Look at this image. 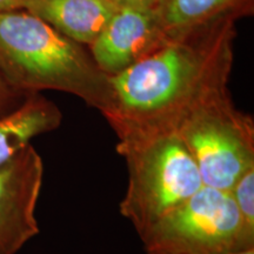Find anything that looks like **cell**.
Returning a JSON list of instances; mask_svg holds the SVG:
<instances>
[{
    "label": "cell",
    "mask_w": 254,
    "mask_h": 254,
    "mask_svg": "<svg viewBox=\"0 0 254 254\" xmlns=\"http://www.w3.org/2000/svg\"><path fill=\"white\" fill-rule=\"evenodd\" d=\"M234 39L236 23L221 21L111 77L114 111L106 120L118 140L174 133L196 105L228 88Z\"/></svg>",
    "instance_id": "6da1fadb"
},
{
    "label": "cell",
    "mask_w": 254,
    "mask_h": 254,
    "mask_svg": "<svg viewBox=\"0 0 254 254\" xmlns=\"http://www.w3.org/2000/svg\"><path fill=\"white\" fill-rule=\"evenodd\" d=\"M0 73L24 95L65 92L105 119L114 111L111 77L98 67L86 46L27 9L0 12Z\"/></svg>",
    "instance_id": "7a4b0ae2"
},
{
    "label": "cell",
    "mask_w": 254,
    "mask_h": 254,
    "mask_svg": "<svg viewBox=\"0 0 254 254\" xmlns=\"http://www.w3.org/2000/svg\"><path fill=\"white\" fill-rule=\"evenodd\" d=\"M127 187L120 213L140 236L204 186L194 159L176 133L118 140Z\"/></svg>",
    "instance_id": "3957f363"
},
{
    "label": "cell",
    "mask_w": 254,
    "mask_h": 254,
    "mask_svg": "<svg viewBox=\"0 0 254 254\" xmlns=\"http://www.w3.org/2000/svg\"><path fill=\"white\" fill-rule=\"evenodd\" d=\"M194 159L204 185L230 192L254 165V122L222 90L196 105L177 127Z\"/></svg>",
    "instance_id": "277c9868"
},
{
    "label": "cell",
    "mask_w": 254,
    "mask_h": 254,
    "mask_svg": "<svg viewBox=\"0 0 254 254\" xmlns=\"http://www.w3.org/2000/svg\"><path fill=\"white\" fill-rule=\"evenodd\" d=\"M139 237L146 253L234 254L254 249V232L230 192L206 185Z\"/></svg>",
    "instance_id": "5b68a950"
},
{
    "label": "cell",
    "mask_w": 254,
    "mask_h": 254,
    "mask_svg": "<svg viewBox=\"0 0 254 254\" xmlns=\"http://www.w3.org/2000/svg\"><path fill=\"white\" fill-rule=\"evenodd\" d=\"M43 180V159L31 144L0 166V254L18 253L39 233Z\"/></svg>",
    "instance_id": "8992f818"
},
{
    "label": "cell",
    "mask_w": 254,
    "mask_h": 254,
    "mask_svg": "<svg viewBox=\"0 0 254 254\" xmlns=\"http://www.w3.org/2000/svg\"><path fill=\"white\" fill-rule=\"evenodd\" d=\"M168 41L154 8H118L88 51L98 67L113 77Z\"/></svg>",
    "instance_id": "52a82bcc"
},
{
    "label": "cell",
    "mask_w": 254,
    "mask_h": 254,
    "mask_svg": "<svg viewBox=\"0 0 254 254\" xmlns=\"http://www.w3.org/2000/svg\"><path fill=\"white\" fill-rule=\"evenodd\" d=\"M153 8L167 39L177 40L221 21L250 17L254 0H158Z\"/></svg>",
    "instance_id": "ba28073f"
},
{
    "label": "cell",
    "mask_w": 254,
    "mask_h": 254,
    "mask_svg": "<svg viewBox=\"0 0 254 254\" xmlns=\"http://www.w3.org/2000/svg\"><path fill=\"white\" fill-rule=\"evenodd\" d=\"M25 9L64 36L88 47L118 7L106 0H30Z\"/></svg>",
    "instance_id": "9c48e42d"
},
{
    "label": "cell",
    "mask_w": 254,
    "mask_h": 254,
    "mask_svg": "<svg viewBox=\"0 0 254 254\" xmlns=\"http://www.w3.org/2000/svg\"><path fill=\"white\" fill-rule=\"evenodd\" d=\"M63 113L40 93L27 94L17 109L0 117V166L31 144L32 139L59 128Z\"/></svg>",
    "instance_id": "30bf717a"
},
{
    "label": "cell",
    "mask_w": 254,
    "mask_h": 254,
    "mask_svg": "<svg viewBox=\"0 0 254 254\" xmlns=\"http://www.w3.org/2000/svg\"><path fill=\"white\" fill-rule=\"evenodd\" d=\"M230 194L245 225L254 232V165L247 168L234 183Z\"/></svg>",
    "instance_id": "8fae6325"
},
{
    "label": "cell",
    "mask_w": 254,
    "mask_h": 254,
    "mask_svg": "<svg viewBox=\"0 0 254 254\" xmlns=\"http://www.w3.org/2000/svg\"><path fill=\"white\" fill-rule=\"evenodd\" d=\"M26 95L15 91L0 73V117L12 112L23 103Z\"/></svg>",
    "instance_id": "7c38bea8"
},
{
    "label": "cell",
    "mask_w": 254,
    "mask_h": 254,
    "mask_svg": "<svg viewBox=\"0 0 254 254\" xmlns=\"http://www.w3.org/2000/svg\"><path fill=\"white\" fill-rule=\"evenodd\" d=\"M118 8H153L158 0H106Z\"/></svg>",
    "instance_id": "4fadbf2b"
},
{
    "label": "cell",
    "mask_w": 254,
    "mask_h": 254,
    "mask_svg": "<svg viewBox=\"0 0 254 254\" xmlns=\"http://www.w3.org/2000/svg\"><path fill=\"white\" fill-rule=\"evenodd\" d=\"M30 0H0V12L25 9Z\"/></svg>",
    "instance_id": "5bb4252c"
},
{
    "label": "cell",
    "mask_w": 254,
    "mask_h": 254,
    "mask_svg": "<svg viewBox=\"0 0 254 254\" xmlns=\"http://www.w3.org/2000/svg\"><path fill=\"white\" fill-rule=\"evenodd\" d=\"M146 254H157V253H146ZM234 254H254V249L244 251V252H238V253H234Z\"/></svg>",
    "instance_id": "9a60e30c"
}]
</instances>
